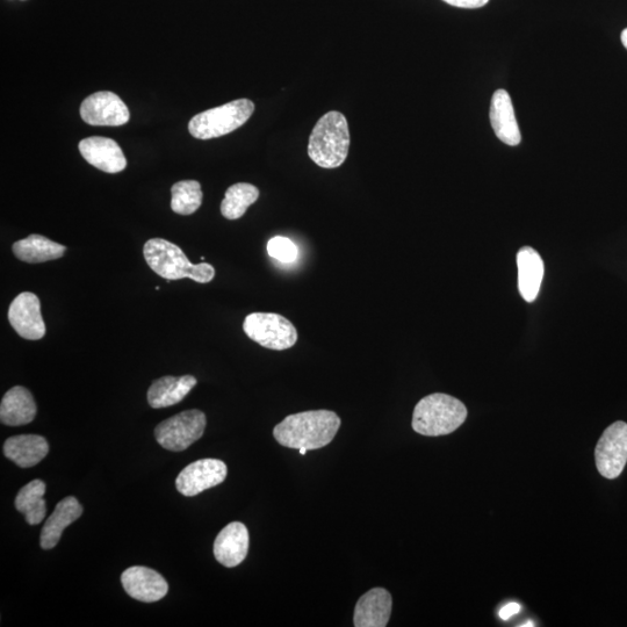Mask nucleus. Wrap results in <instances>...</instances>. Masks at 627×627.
I'll list each match as a JSON object with an SVG mask.
<instances>
[{"label": "nucleus", "mask_w": 627, "mask_h": 627, "mask_svg": "<svg viewBox=\"0 0 627 627\" xmlns=\"http://www.w3.org/2000/svg\"><path fill=\"white\" fill-rule=\"evenodd\" d=\"M9 321L18 335L28 341H39L46 335V324L41 313V302L34 293L24 292L12 301Z\"/></svg>", "instance_id": "nucleus-11"}, {"label": "nucleus", "mask_w": 627, "mask_h": 627, "mask_svg": "<svg viewBox=\"0 0 627 627\" xmlns=\"http://www.w3.org/2000/svg\"><path fill=\"white\" fill-rule=\"evenodd\" d=\"M121 583L129 596L144 603L161 601L169 592L168 582L160 573L142 566L126 569Z\"/></svg>", "instance_id": "nucleus-12"}, {"label": "nucleus", "mask_w": 627, "mask_h": 627, "mask_svg": "<svg viewBox=\"0 0 627 627\" xmlns=\"http://www.w3.org/2000/svg\"><path fill=\"white\" fill-rule=\"evenodd\" d=\"M207 424L206 415L198 409L186 410L158 424L155 437L164 449L184 451L203 437Z\"/></svg>", "instance_id": "nucleus-7"}, {"label": "nucleus", "mask_w": 627, "mask_h": 627, "mask_svg": "<svg viewBox=\"0 0 627 627\" xmlns=\"http://www.w3.org/2000/svg\"><path fill=\"white\" fill-rule=\"evenodd\" d=\"M595 459L602 477L612 480L623 473L627 463V423L618 421L603 432Z\"/></svg>", "instance_id": "nucleus-8"}, {"label": "nucleus", "mask_w": 627, "mask_h": 627, "mask_svg": "<svg viewBox=\"0 0 627 627\" xmlns=\"http://www.w3.org/2000/svg\"><path fill=\"white\" fill-rule=\"evenodd\" d=\"M171 208L179 215L196 213L203 204V191L197 180H182L171 189Z\"/></svg>", "instance_id": "nucleus-25"}, {"label": "nucleus", "mask_w": 627, "mask_h": 627, "mask_svg": "<svg viewBox=\"0 0 627 627\" xmlns=\"http://www.w3.org/2000/svg\"><path fill=\"white\" fill-rule=\"evenodd\" d=\"M449 5L461 7V9H480L485 6L489 0H443Z\"/></svg>", "instance_id": "nucleus-27"}, {"label": "nucleus", "mask_w": 627, "mask_h": 627, "mask_svg": "<svg viewBox=\"0 0 627 627\" xmlns=\"http://www.w3.org/2000/svg\"><path fill=\"white\" fill-rule=\"evenodd\" d=\"M350 132L347 118L340 112H329L317 122L309 138L308 155L323 169H336L347 160Z\"/></svg>", "instance_id": "nucleus-2"}, {"label": "nucleus", "mask_w": 627, "mask_h": 627, "mask_svg": "<svg viewBox=\"0 0 627 627\" xmlns=\"http://www.w3.org/2000/svg\"><path fill=\"white\" fill-rule=\"evenodd\" d=\"M341 423L331 410H311L287 416L273 429V436L285 448L319 450L334 441Z\"/></svg>", "instance_id": "nucleus-1"}, {"label": "nucleus", "mask_w": 627, "mask_h": 627, "mask_svg": "<svg viewBox=\"0 0 627 627\" xmlns=\"http://www.w3.org/2000/svg\"><path fill=\"white\" fill-rule=\"evenodd\" d=\"M518 290L526 302L537 299L544 278V262L538 251L523 247L517 254Z\"/></svg>", "instance_id": "nucleus-17"}, {"label": "nucleus", "mask_w": 627, "mask_h": 627, "mask_svg": "<svg viewBox=\"0 0 627 627\" xmlns=\"http://www.w3.org/2000/svg\"><path fill=\"white\" fill-rule=\"evenodd\" d=\"M143 255L149 268L168 281L189 278L200 284H208L215 277L211 264H192L178 245L167 240H149L144 244Z\"/></svg>", "instance_id": "nucleus-3"}, {"label": "nucleus", "mask_w": 627, "mask_h": 627, "mask_svg": "<svg viewBox=\"0 0 627 627\" xmlns=\"http://www.w3.org/2000/svg\"><path fill=\"white\" fill-rule=\"evenodd\" d=\"M307 451H308V450H307V449H305V448H302V449H300V450H299V452H300L301 456H305V454L307 453Z\"/></svg>", "instance_id": "nucleus-30"}, {"label": "nucleus", "mask_w": 627, "mask_h": 627, "mask_svg": "<svg viewBox=\"0 0 627 627\" xmlns=\"http://www.w3.org/2000/svg\"><path fill=\"white\" fill-rule=\"evenodd\" d=\"M258 198L259 190L254 185L239 183L230 186L221 204V214L228 220L241 219Z\"/></svg>", "instance_id": "nucleus-24"}, {"label": "nucleus", "mask_w": 627, "mask_h": 627, "mask_svg": "<svg viewBox=\"0 0 627 627\" xmlns=\"http://www.w3.org/2000/svg\"><path fill=\"white\" fill-rule=\"evenodd\" d=\"M78 148L86 162L107 174H119L127 168L124 151L112 139L93 136L79 142Z\"/></svg>", "instance_id": "nucleus-13"}, {"label": "nucleus", "mask_w": 627, "mask_h": 627, "mask_svg": "<svg viewBox=\"0 0 627 627\" xmlns=\"http://www.w3.org/2000/svg\"><path fill=\"white\" fill-rule=\"evenodd\" d=\"M13 254L19 261L38 264L56 261L66 254L67 247L42 235H30L13 244Z\"/></svg>", "instance_id": "nucleus-22"}, {"label": "nucleus", "mask_w": 627, "mask_h": 627, "mask_svg": "<svg viewBox=\"0 0 627 627\" xmlns=\"http://www.w3.org/2000/svg\"><path fill=\"white\" fill-rule=\"evenodd\" d=\"M45 494L46 484L41 480H33L20 489L16 497V508L25 515L28 524L38 525L46 517L47 506L43 500Z\"/></svg>", "instance_id": "nucleus-23"}, {"label": "nucleus", "mask_w": 627, "mask_h": 627, "mask_svg": "<svg viewBox=\"0 0 627 627\" xmlns=\"http://www.w3.org/2000/svg\"><path fill=\"white\" fill-rule=\"evenodd\" d=\"M36 403L27 388L16 386L4 395L0 405V421L9 427H19L34 421Z\"/></svg>", "instance_id": "nucleus-20"}, {"label": "nucleus", "mask_w": 627, "mask_h": 627, "mask_svg": "<svg viewBox=\"0 0 627 627\" xmlns=\"http://www.w3.org/2000/svg\"><path fill=\"white\" fill-rule=\"evenodd\" d=\"M198 383L193 376L163 377L154 381L148 391V402L154 409L168 408L182 402Z\"/></svg>", "instance_id": "nucleus-21"}, {"label": "nucleus", "mask_w": 627, "mask_h": 627, "mask_svg": "<svg viewBox=\"0 0 627 627\" xmlns=\"http://www.w3.org/2000/svg\"><path fill=\"white\" fill-rule=\"evenodd\" d=\"M521 610H522V607L520 604L509 603L506 605V607H503L500 610V617L503 619V621H508V619H510L511 617H514L517 614H520Z\"/></svg>", "instance_id": "nucleus-28"}, {"label": "nucleus", "mask_w": 627, "mask_h": 627, "mask_svg": "<svg viewBox=\"0 0 627 627\" xmlns=\"http://www.w3.org/2000/svg\"><path fill=\"white\" fill-rule=\"evenodd\" d=\"M255 111L249 99L234 100L232 103L212 108L197 114L189 124L193 138L211 140L221 138L242 127Z\"/></svg>", "instance_id": "nucleus-5"}, {"label": "nucleus", "mask_w": 627, "mask_h": 627, "mask_svg": "<svg viewBox=\"0 0 627 627\" xmlns=\"http://www.w3.org/2000/svg\"><path fill=\"white\" fill-rule=\"evenodd\" d=\"M249 552L247 526L233 522L223 529L214 542V556L221 565L233 568L242 564Z\"/></svg>", "instance_id": "nucleus-14"}, {"label": "nucleus", "mask_w": 627, "mask_h": 627, "mask_svg": "<svg viewBox=\"0 0 627 627\" xmlns=\"http://www.w3.org/2000/svg\"><path fill=\"white\" fill-rule=\"evenodd\" d=\"M227 466L219 459H201L186 466L176 479V487L184 496H196L219 486L226 480Z\"/></svg>", "instance_id": "nucleus-9"}, {"label": "nucleus", "mask_w": 627, "mask_h": 627, "mask_svg": "<svg viewBox=\"0 0 627 627\" xmlns=\"http://www.w3.org/2000/svg\"><path fill=\"white\" fill-rule=\"evenodd\" d=\"M243 330L250 340L263 348L283 351L298 342V331L285 316L276 313H252L245 317Z\"/></svg>", "instance_id": "nucleus-6"}, {"label": "nucleus", "mask_w": 627, "mask_h": 627, "mask_svg": "<svg viewBox=\"0 0 627 627\" xmlns=\"http://www.w3.org/2000/svg\"><path fill=\"white\" fill-rule=\"evenodd\" d=\"M81 117L90 126L118 127L126 125L131 119V114L119 96L110 91H103L84 100Z\"/></svg>", "instance_id": "nucleus-10"}, {"label": "nucleus", "mask_w": 627, "mask_h": 627, "mask_svg": "<svg viewBox=\"0 0 627 627\" xmlns=\"http://www.w3.org/2000/svg\"><path fill=\"white\" fill-rule=\"evenodd\" d=\"M268 254L281 263H293L298 257V247L287 237L276 236L268 243Z\"/></svg>", "instance_id": "nucleus-26"}, {"label": "nucleus", "mask_w": 627, "mask_h": 627, "mask_svg": "<svg viewBox=\"0 0 627 627\" xmlns=\"http://www.w3.org/2000/svg\"><path fill=\"white\" fill-rule=\"evenodd\" d=\"M489 115L497 139L513 147L521 143L522 135L516 120L513 100L506 90H497L494 93Z\"/></svg>", "instance_id": "nucleus-15"}, {"label": "nucleus", "mask_w": 627, "mask_h": 627, "mask_svg": "<svg viewBox=\"0 0 627 627\" xmlns=\"http://www.w3.org/2000/svg\"><path fill=\"white\" fill-rule=\"evenodd\" d=\"M466 418L467 408L463 402L448 394L435 393L417 403L413 429L428 437L450 435L464 424Z\"/></svg>", "instance_id": "nucleus-4"}, {"label": "nucleus", "mask_w": 627, "mask_h": 627, "mask_svg": "<svg viewBox=\"0 0 627 627\" xmlns=\"http://www.w3.org/2000/svg\"><path fill=\"white\" fill-rule=\"evenodd\" d=\"M49 452L45 437L38 435H19L7 439L4 444L6 458L21 468H30L41 463Z\"/></svg>", "instance_id": "nucleus-19"}, {"label": "nucleus", "mask_w": 627, "mask_h": 627, "mask_svg": "<svg viewBox=\"0 0 627 627\" xmlns=\"http://www.w3.org/2000/svg\"><path fill=\"white\" fill-rule=\"evenodd\" d=\"M392 596L384 588H374L359 598L353 624L356 627H385L392 614Z\"/></svg>", "instance_id": "nucleus-16"}, {"label": "nucleus", "mask_w": 627, "mask_h": 627, "mask_svg": "<svg viewBox=\"0 0 627 627\" xmlns=\"http://www.w3.org/2000/svg\"><path fill=\"white\" fill-rule=\"evenodd\" d=\"M622 42L624 47L627 49V28L622 33Z\"/></svg>", "instance_id": "nucleus-29"}, {"label": "nucleus", "mask_w": 627, "mask_h": 627, "mask_svg": "<svg viewBox=\"0 0 627 627\" xmlns=\"http://www.w3.org/2000/svg\"><path fill=\"white\" fill-rule=\"evenodd\" d=\"M528 626H533V624L531 622H529L528 624L522 625V627H528Z\"/></svg>", "instance_id": "nucleus-31"}, {"label": "nucleus", "mask_w": 627, "mask_h": 627, "mask_svg": "<svg viewBox=\"0 0 627 627\" xmlns=\"http://www.w3.org/2000/svg\"><path fill=\"white\" fill-rule=\"evenodd\" d=\"M83 514L81 504L69 496L57 504L54 513L48 518L41 531L40 545L43 550H52L59 544L63 531Z\"/></svg>", "instance_id": "nucleus-18"}]
</instances>
